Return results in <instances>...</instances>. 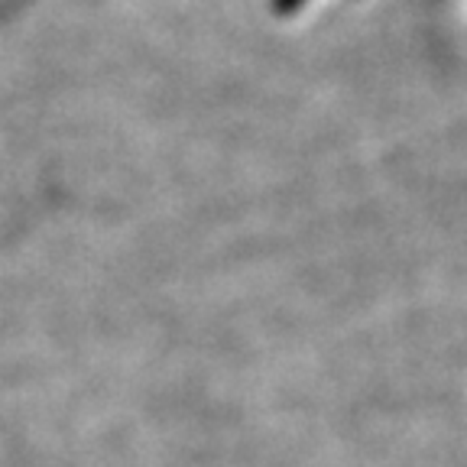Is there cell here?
Instances as JSON below:
<instances>
[{
    "mask_svg": "<svg viewBox=\"0 0 467 467\" xmlns=\"http://www.w3.org/2000/svg\"><path fill=\"white\" fill-rule=\"evenodd\" d=\"M302 4H306V0H273L276 14H296V10H299Z\"/></svg>",
    "mask_w": 467,
    "mask_h": 467,
    "instance_id": "obj_1",
    "label": "cell"
}]
</instances>
